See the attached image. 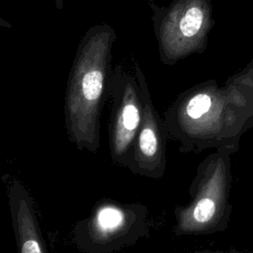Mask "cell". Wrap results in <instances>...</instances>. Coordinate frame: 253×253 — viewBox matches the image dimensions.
Segmentation results:
<instances>
[{"instance_id":"3","label":"cell","mask_w":253,"mask_h":253,"mask_svg":"<svg viewBox=\"0 0 253 253\" xmlns=\"http://www.w3.org/2000/svg\"><path fill=\"white\" fill-rule=\"evenodd\" d=\"M231 152L232 148H217L198 166L189 185V203L174 208L173 232L176 236L211 234L226 226Z\"/></svg>"},{"instance_id":"8","label":"cell","mask_w":253,"mask_h":253,"mask_svg":"<svg viewBox=\"0 0 253 253\" xmlns=\"http://www.w3.org/2000/svg\"><path fill=\"white\" fill-rule=\"evenodd\" d=\"M7 187L17 253H48L31 193L15 178H3Z\"/></svg>"},{"instance_id":"7","label":"cell","mask_w":253,"mask_h":253,"mask_svg":"<svg viewBox=\"0 0 253 253\" xmlns=\"http://www.w3.org/2000/svg\"><path fill=\"white\" fill-rule=\"evenodd\" d=\"M133 72L141 88L143 119L133 145L131 164L127 169L133 174L159 180L166 172V146L170 137L164 119L155 110L143 71L137 62H134Z\"/></svg>"},{"instance_id":"5","label":"cell","mask_w":253,"mask_h":253,"mask_svg":"<svg viewBox=\"0 0 253 253\" xmlns=\"http://www.w3.org/2000/svg\"><path fill=\"white\" fill-rule=\"evenodd\" d=\"M161 61L173 65L192 53H202L212 27L210 0H173L167 7L149 1Z\"/></svg>"},{"instance_id":"4","label":"cell","mask_w":253,"mask_h":253,"mask_svg":"<svg viewBox=\"0 0 253 253\" xmlns=\"http://www.w3.org/2000/svg\"><path fill=\"white\" fill-rule=\"evenodd\" d=\"M149 228L144 205L102 199L74 224L72 239L82 253H114L148 236Z\"/></svg>"},{"instance_id":"11","label":"cell","mask_w":253,"mask_h":253,"mask_svg":"<svg viewBox=\"0 0 253 253\" xmlns=\"http://www.w3.org/2000/svg\"><path fill=\"white\" fill-rule=\"evenodd\" d=\"M202 253H223V252H202Z\"/></svg>"},{"instance_id":"6","label":"cell","mask_w":253,"mask_h":253,"mask_svg":"<svg viewBox=\"0 0 253 253\" xmlns=\"http://www.w3.org/2000/svg\"><path fill=\"white\" fill-rule=\"evenodd\" d=\"M110 95L113 101L109 125V148L114 163L128 168L143 119L141 88L134 74L122 64L113 68Z\"/></svg>"},{"instance_id":"1","label":"cell","mask_w":253,"mask_h":253,"mask_svg":"<svg viewBox=\"0 0 253 253\" xmlns=\"http://www.w3.org/2000/svg\"><path fill=\"white\" fill-rule=\"evenodd\" d=\"M115 30L106 23L90 27L82 37L69 70L64 97V126L77 149L96 153L100 119L113 73Z\"/></svg>"},{"instance_id":"9","label":"cell","mask_w":253,"mask_h":253,"mask_svg":"<svg viewBox=\"0 0 253 253\" xmlns=\"http://www.w3.org/2000/svg\"><path fill=\"white\" fill-rule=\"evenodd\" d=\"M227 82L243 85L247 88L253 89V61L242 72H239L238 74L229 78Z\"/></svg>"},{"instance_id":"10","label":"cell","mask_w":253,"mask_h":253,"mask_svg":"<svg viewBox=\"0 0 253 253\" xmlns=\"http://www.w3.org/2000/svg\"><path fill=\"white\" fill-rule=\"evenodd\" d=\"M53 2H54V5H55V8L58 9V10L62 9L63 6H64V0H53Z\"/></svg>"},{"instance_id":"2","label":"cell","mask_w":253,"mask_h":253,"mask_svg":"<svg viewBox=\"0 0 253 253\" xmlns=\"http://www.w3.org/2000/svg\"><path fill=\"white\" fill-rule=\"evenodd\" d=\"M245 104V86L226 82L219 88L211 80L182 92L163 119L169 137L178 142L181 153L211 147L233 149L242 128Z\"/></svg>"}]
</instances>
